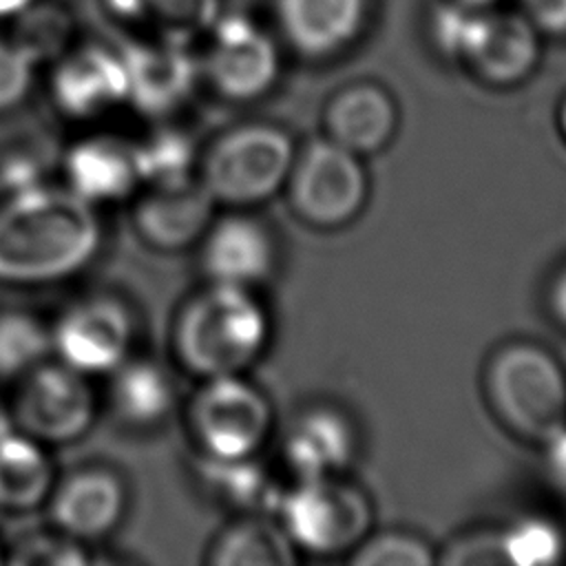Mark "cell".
<instances>
[{
	"instance_id": "cell-1",
	"label": "cell",
	"mask_w": 566,
	"mask_h": 566,
	"mask_svg": "<svg viewBox=\"0 0 566 566\" xmlns=\"http://www.w3.org/2000/svg\"><path fill=\"white\" fill-rule=\"evenodd\" d=\"M97 208L62 184L0 197V285L42 287L84 272L102 250Z\"/></svg>"
},
{
	"instance_id": "cell-2",
	"label": "cell",
	"mask_w": 566,
	"mask_h": 566,
	"mask_svg": "<svg viewBox=\"0 0 566 566\" xmlns=\"http://www.w3.org/2000/svg\"><path fill=\"white\" fill-rule=\"evenodd\" d=\"M272 323L254 290L206 281L177 310L170 327L175 363L197 380L243 374L265 352Z\"/></svg>"
},
{
	"instance_id": "cell-3",
	"label": "cell",
	"mask_w": 566,
	"mask_h": 566,
	"mask_svg": "<svg viewBox=\"0 0 566 566\" xmlns=\"http://www.w3.org/2000/svg\"><path fill=\"white\" fill-rule=\"evenodd\" d=\"M442 57L493 88L526 82L542 57V35L517 9L464 7L444 0L431 18Z\"/></svg>"
},
{
	"instance_id": "cell-4",
	"label": "cell",
	"mask_w": 566,
	"mask_h": 566,
	"mask_svg": "<svg viewBox=\"0 0 566 566\" xmlns=\"http://www.w3.org/2000/svg\"><path fill=\"white\" fill-rule=\"evenodd\" d=\"M482 391L500 424L528 444L542 447L566 427V371L537 343L509 340L491 352Z\"/></svg>"
},
{
	"instance_id": "cell-5",
	"label": "cell",
	"mask_w": 566,
	"mask_h": 566,
	"mask_svg": "<svg viewBox=\"0 0 566 566\" xmlns=\"http://www.w3.org/2000/svg\"><path fill=\"white\" fill-rule=\"evenodd\" d=\"M294 155L296 144L283 126L241 122L201 148L197 179L217 206L250 210L283 190Z\"/></svg>"
},
{
	"instance_id": "cell-6",
	"label": "cell",
	"mask_w": 566,
	"mask_h": 566,
	"mask_svg": "<svg viewBox=\"0 0 566 566\" xmlns=\"http://www.w3.org/2000/svg\"><path fill=\"white\" fill-rule=\"evenodd\" d=\"M274 515L294 551L314 557L352 553L374 526L369 495L343 475L296 480L281 491Z\"/></svg>"
},
{
	"instance_id": "cell-7",
	"label": "cell",
	"mask_w": 566,
	"mask_h": 566,
	"mask_svg": "<svg viewBox=\"0 0 566 566\" xmlns=\"http://www.w3.org/2000/svg\"><path fill=\"white\" fill-rule=\"evenodd\" d=\"M184 422L199 455L250 458L270 440L274 409L243 374H228L199 380L184 407Z\"/></svg>"
},
{
	"instance_id": "cell-8",
	"label": "cell",
	"mask_w": 566,
	"mask_h": 566,
	"mask_svg": "<svg viewBox=\"0 0 566 566\" xmlns=\"http://www.w3.org/2000/svg\"><path fill=\"white\" fill-rule=\"evenodd\" d=\"M9 405L13 427L42 442L64 447L84 438L99 411V396L93 378L49 356L13 385Z\"/></svg>"
},
{
	"instance_id": "cell-9",
	"label": "cell",
	"mask_w": 566,
	"mask_h": 566,
	"mask_svg": "<svg viewBox=\"0 0 566 566\" xmlns=\"http://www.w3.org/2000/svg\"><path fill=\"white\" fill-rule=\"evenodd\" d=\"M283 190L303 223L316 230H338L363 212L369 199V177L363 157L323 137L296 148Z\"/></svg>"
},
{
	"instance_id": "cell-10",
	"label": "cell",
	"mask_w": 566,
	"mask_h": 566,
	"mask_svg": "<svg viewBox=\"0 0 566 566\" xmlns=\"http://www.w3.org/2000/svg\"><path fill=\"white\" fill-rule=\"evenodd\" d=\"M199 75L228 102H254L268 95L281 77L276 38L248 15H219L206 31Z\"/></svg>"
},
{
	"instance_id": "cell-11",
	"label": "cell",
	"mask_w": 566,
	"mask_h": 566,
	"mask_svg": "<svg viewBox=\"0 0 566 566\" xmlns=\"http://www.w3.org/2000/svg\"><path fill=\"white\" fill-rule=\"evenodd\" d=\"M51 356L88 376H106L133 354L135 316L126 301L97 292L71 301L51 323Z\"/></svg>"
},
{
	"instance_id": "cell-12",
	"label": "cell",
	"mask_w": 566,
	"mask_h": 566,
	"mask_svg": "<svg viewBox=\"0 0 566 566\" xmlns=\"http://www.w3.org/2000/svg\"><path fill=\"white\" fill-rule=\"evenodd\" d=\"M126 478L111 464H80L55 484L44 502L46 522L88 548L108 539L128 513Z\"/></svg>"
},
{
	"instance_id": "cell-13",
	"label": "cell",
	"mask_w": 566,
	"mask_h": 566,
	"mask_svg": "<svg viewBox=\"0 0 566 566\" xmlns=\"http://www.w3.org/2000/svg\"><path fill=\"white\" fill-rule=\"evenodd\" d=\"M199 268L206 281L254 290L270 281L279 265V245L272 228L245 210L214 217L203 232Z\"/></svg>"
},
{
	"instance_id": "cell-14",
	"label": "cell",
	"mask_w": 566,
	"mask_h": 566,
	"mask_svg": "<svg viewBox=\"0 0 566 566\" xmlns=\"http://www.w3.org/2000/svg\"><path fill=\"white\" fill-rule=\"evenodd\" d=\"M130 201L137 239L157 252H181L197 245L217 208L197 175L184 181L142 186Z\"/></svg>"
},
{
	"instance_id": "cell-15",
	"label": "cell",
	"mask_w": 566,
	"mask_h": 566,
	"mask_svg": "<svg viewBox=\"0 0 566 566\" xmlns=\"http://www.w3.org/2000/svg\"><path fill=\"white\" fill-rule=\"evenodd\" d=\"M119 55L128 77V104L153 119H166L181 108L201 80L199 60L186 42L155 35L124 46Z\"/></svg>"
},
{
	"instance_id": "cell-16",
	"label": "cell",
	"mask_w": 566,
	"mask_h": 566,
	"mask_svg": "<svg viewBox=\"0 0 566 566\" xmlns=\"http://www.w3.org/2000/svg\"><path fill=\"white\" fill-rule=\"evenodd\" d=\"M55 111L71 122H93L128 104V77L119 51L82 46L64 51L49 80Z\"/></svg>"
},
{
	"instance_id": "cell-17",
	"label": "cell",
	"mask_w": 566,
	"mask_h": 566,
	"mask_svg": "<svg viewBox=\"0 0 566 566\" xmlns=\"http://www.w3.org/2000/svg\"><path fill=\"white\" fill-rule=\"evenodd\" d=\"M62 186L97 206L128 201L142 188L135 139L115 133H88L66 146Z\"/></svg>"
},
{
	"instance_id": "cell-18",
	"label": "cell",
	"mask_w": 566,
	"mask_h": 566,
	"mask_svg": "<svg viewBox=\"0 0 566 566\" xmlns=\"http://www.w3.org/2000/svg\"><path fill=\"white\" fill-rule=\"evenodd\" d=\"M360 436L352 416L336 405L301 409L285 427L281 453L296 480L343 475L358 458Z\"/></svg>"
},
{
	"instance_id": "cell-19",
	"label": "cell",
	"mask_w": 566,
	"mask_h": 566,
	"mask_svg": "<svg viewBox=\"0 0 566 566\" xmlns=\"http://www.w3.org/2000/svg\"><path fill=\"white\" fill-rule=\"evenodd\" d=\"M281 42L305 60H329L363 33L369 0H272Z\"/></svg>"
},
{
	"instance_id": "cell-20",
	"label": "cell",
	"mask_w": 566,
	"mask_h": 566,
	"mask_svg": "<svg viewBox=\"0 0 566 566\" xmlns=\"http://www.w3.org/2000/svg\"><path fill=\"white\" fill-rule=\"evenodd\" d=\"M398 124V104L378 82H352L338 88L323 108L325 137L358 157L385 150Z\"/></svg>"
},
{
	"instance_id": "cell-21",
	"label": "cell",
	"mask_w": 566,
	"mask_h": 566,
	"mask_svg": "<svg viewBox=\"0 0 566 566\" xmlns=\"http://www.w3.org/2000/svg\"><path fill=\"white\" fill-rule=\"evenodd\" d=\"M104 380L102 402L108 416L128 431H153L177 407L172 371L150 356L133 352Z\"/></svg>"
},
{
	"instance_id": "cell-22",
	"label": "cell",
	"mask_w": 566,
	"mask_h": 566,
	"mask_svg": "<svg viewBox=\"0 0 566 566\" xmlns=\"http://www.w3.org/2000/svg\"><path fill=\"white\" fill-rule=\"evenodd\" d=\"M192 475L199 491L212 504L234 515H270L274 513L283 491L259 455L221 460L197 453L192 462Z\"/></svg>"
},
{
	"instance_id": "cell-23",
	"label": "cell",
	"mask_w": 566,
	"mask_h": 566,
	"mask_svg": "<svg viewBox=\"0 0 566 566\" xmlns=\"http://www.w3.org/2000/svg\"><path fill=\"white\" fill-rule=\"evenodd\" d=\"M55 478L49 447L18 429L0 438V513L24 515L42 509Z\"/></svg>"
},
{
	"instance_id": "cell-24",
	"label": "cell",
	"mask_w": 566,
	"mask_h": 566,
	"mask_svg": "<svg viewBox=\"0 0 566 566\" xmlns=\"http://www.w3.org/2000/svg\"><path fill=\"white\" fill-rule=\"evenodd\" d=\"M212 566H290L296 562L292 542L268 513L237 515L208 546Z\"/></svg>"
},
{
	"instance_id": "cell-25",
	"label": "cell",
	"mask_w": 566,
	"mask_h": 566,
	"mask_svg": "<svg viewBox=\"0 0 566 566\" xmlns=\"http://www.w3.org/2000/svg\"><path fill=\"white\" fill-rule=\"evenodd\" d=\"M106 4L119 20L148 27L157 38L175 42L206 33L221 15V0H106Z\"/></svg>"
},
{
	"instance_id": "cell-26",
	"label": "cell",
	"mask_w": 566,
	"mask_h": 566,
	"mask_svg": "<svg viewBox=\"0 0 566 566\" xmlns=\"http://www.w3.org/2000/svg\"><path fill=\"white\" fill-rule=\"evenodd\" d=\"M142 186L172 184L197 175L201 148L192 135L157 119V126L142 139H135Z\"/></svg>"
},
{
	"instance_id": "cell-27",
	"label": "cell",
	"mask_w": 566,
	"mask_h": 566,
	"mask_svg": "<svg viewBox=\"0 0 566 566\" xmlns=\"http://www.w3.org/2000/svg\"><path fill=\"white\" fill-rule=\"evenodd\" d=\"M49 356V321L22 307H0V385H13Z\"/></svg>"
},
{
	"instance_id": "cell-28",
	"label": "cell",
	"mask_w": 566,
	"mask_h": 566,
	"mask_svg": "<svg viewBox=\"0 0 566 566\" xmlns=\"http://www.w3.org/2000/svg\"><path fill=\"white\" fill-rule=\"evenodd\" d=\"M502 564L548 566L564 557V535L559 526L542 515H526L497 533Z\"/></svg>"
},
{
	"instance_id": "cell-29",
	"label": "cell",
	"mask_w": 566,
	"mask_h": 566,
	"mask_svg": "<svg viewBox=\"0 0 566 566\" xmlns=\"http://www.w3.org/2000/svg\"><path fill=\"white\" fill-rule=\"evenodd\" d=\"M91 548L46 522L2 544V564L15 566H82L91 564Z\"/></svg>"
},
{
	"instance_id": "cell-30",
	"label": "cell",
	"mask_w": 566,
	"mask_h": 566,
	"mask_svg": "<svg viewBox=\"0 0 566 566\" xmlns=\"http://www.w3.org/2000/svg\"><path fill=\"white\" fill-rule=\"evenodd\" d=\"M356 566H429L438 562L433 548L422 537L407 531L369 533L352 553Z\"/></svg>"
},
{
	"instance_id": "cell-31",
	"label": "cell",
	"mask_w": 566,
	"mask_h": 566,
	"mask_svg": "<svg viewBox=\"0 0 566 566\" xmlns=\"http://www.w3.org/2000/svg\"><path fill=\"white\" fill-rule=\"evenodd\" d=\"M38 62L13 40H0V115L18 108L33 84Z\"/></svg>"
},
{
	"instance_id": "cell-32",
	"label": "cell",
	"mask_w": 566,
	"mask_h": 566,
	"mask_svg": "<svg viewBox=\"0 0 566 566\" xmlns=\"http://www.w3.org/2000/svg\"><path fill=\"white\" fill-rule=\"evenodd\" d=\"M42 175L44 170L38 153L11 148L0 155V197L46 184Z\"/></svg>"
},
{
	"instance_id": "cell-33",
	"label": "cell",
	"mask_w": 566,
	"mask_h": 566,
	"mask_svg": "<svg viewBox=\"0 0 566 566\" xmlns=\"http://www.w3.org/2000/svg\"><path fill=\"white\" fill-rule=\"evenodd\" d=\"M444 564H502L497 533H475L455 539L440 557Z\"/></svg>"
},
{
	"instance_id": "cell-34",
	"label": "cell",
	"mask_w": 566,
	"mask_h": 566,
	"mask_svg": "<svg viewBox=\"0 0 566 566\" xmlns=\"http://www.w3.org/2000/svg\"><path fill=\"white\" fill-rule=\"evenodd\" d=\"M515 9L542 38L566 35V0H515Z\"/></svg>"
},
{
	"instance_id": "cell-35",
	"label": "cell",
	"mask_w": 566,
	"mask_h": 566,
	"mask_svg": "<svg viewBox=\"0 0 566 566\" xmlns=\"http://www.w3.org/2000/svg\"><path fill=\"white\" fill-rule=\"evenodd\" d=\"M544 451V469L548 480L566 493V427L559 429L553 438L542 444Z\"/></svg>"
},
{
	"instance_id": "cell-36",
	"label": "cell",
	"mask_w": 566,
	"mask_h": 566,
	"mask_svg": "<svg viewBox=\"0 0 566 566\" xmlns=\"http://www.w3.org/2000/svg\"><path fill=\"white\" fill-rule=\"evenodd\" d=\"M546 310L551 318L566 329V265H562L546 287Z\"/></svg>"
},
{
	"instance_id": "cell-37",
	"label": "cell",
	"mask_w": 566,
	"mask_h": 566,
	"mask_svg": "<svg viewBox=\"0 0 566 566\" xmlns=\"http://www.w3.org/2000/svg\"><path fill=\"white\" fill-rule=\"evenodd\" d=\"M33 0H0V20L2 18H18L27 9H31Z\"/></svg>"
},
{
	"instance_id": "cell-38",
	"label": "cell",
	"mask_w": 566,
	"mask_h": 566,
	"mask_svg": "<svg viewBox=\"0 0 566 566\" xmlns=\"http://www.w3.org/2000/svg\"><path fill=\"white\" fill-rule=\"evenodd\" d=\"M13 420H11V411L7 402H0V438L7 436L9 431H13Z\"/></svg>"
},
{
	"instance_id": "cell-39",
	"label": "cell",
	"mask_w": 566,
	"mask_h": 566,
	"mask_svg": "<svg viewBox=\"0 0 566 566\" xmlns=\"http://www.w3.org/2000/svg\"><path fill=\"white\" fill-rule=\"evenodd\" d=\"M557 130H559L564 144H566V93H564V97L557 106Z\"/></svg>"
},
{
	"instance_id": "cell-40",
	"label": "cell",
	"mask_w": 566,
	"mask_h": 566,
	"mask_svg": "<svg viewBox=\"0 0 566 566\" xmlns=\"http://www.w3.org/2000/svg\"><path fill=\"white\" fill-rule=\"evenodd\" d=\"M451 2H458L464 7H493V4H500L502 0H451Z\"/></svg>"
},
{
	"instance_id": "cell-41",
	"label": "cell",
	"mask_w": 566,
	"mask_h": 566,
	"mask_svg": "<svg viewBox=\"0 0 566 566\" xmlns=\"http://www.w3.org/2000/svg\"><path fill=\"white\" fill-rule=\"evenodd\" d=\"M0 564H2V544H0Z\"/></svg>"
}]
</instances>
